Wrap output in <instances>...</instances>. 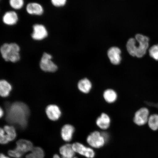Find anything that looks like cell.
I'll list each match as a JSON object with an SVG mask.
<instances>
[{
	"label": "cell",
	"mask_w": 158,
	"mask_h": 158,
	"mask_svg": "<svg viewBox=\"0 0 158 158\" xmlns=\"http://www.w3.org/2000/svg\"><path fill=\"white\" fill-rule=\"evenodd\" d=\"M6 120L9 123L21 129L27 127L30 114L28 106L22 102L6 104Z\"/></svg>",
	"instance_id": "obj_1"
},
{
	"label": "cell",
	"mask_w": 158,
	"mask_h": 158,
	"mask_svg": "<svg viewBox=\"0 0 158 158\" xmlns=\"http://www.w3.org/2000/svg\"><path fill=\"white\" fill-rule=\"evenodd\" d=\"M149 37L141 34L136 35L135 38H130L127 41L126 47L131 56L141 58L145 55L149 46Z\"/></svg>",
	"instance_id": "obj_2"
},
{
	"label": "cell",
	"mask_w": 158,
	"mask_h": 158,
	"mask_svg": "<svg viewBox=\"0 0 158 158\" xmlns=\"http://www.w3.org/2000/svg\"><path fill=\"white\" fill-rule=\"evenodd\" d=\"M21 48L15 43H5L0 47V53L6 62L16 63L20 59Z\"/></svg>",
	"instance_id": "obj_3"
},
{
	"label": "cell",
	"mask_w": 158,
	"mask_h": 158,
	"mask_svg": "<svg viewBox=\"0 0 158 158\" xmlns=\"http://www.w3.org/2000/svg\"><path fill=\"white\" fill-rule=\"evenodd\" d=\"M52 56L47 52L43 53L41 57L40 66L41 70L45 72H54L58 69V67L52 60Z\"/></svg>",
	"instance_id": "obj_4"
},
{
	"label": "cell",
	"mask_w": 158,
	"mask_h": 158,
	"mask_svg": "<svg viewBox=\"0 0 158 158\" xmlns=\"http://www.w3.org/2000/svg\"><path fill=\"white\" fill-rule=\"evenodd\" d=\"M32 29L31 36L35 41H43L48 36V29L44 25L41 23H35L33 25Z\"/></svg>",
	"instance_id": "obj_5"
},
{
	"label": "cell",
	"mask_w": 158,
	"mask_h": 158,
	"mask_svg": "<svg viewBox=\"0 0 158 158\" xmlns=\"http://www.w3.org/2000/svg\"><path fill=\"white\" fill-rule=\"evenodd\" d=\"M86 141L90 147L94 148L103 147L106 143L102 133L98 131L91 133L87 138Z\"/></svg>",
	"instance_id": "obj_6"
},
{
	"label": "cell",
	"mask_w": 158,
	"mask_h": 158,
	"mask_svg": "<svg viewBox=\"0 0 158 158\" xmlns=\"http://www.w3.org/2000/svg\"><path fill=\"white\" fill-rule=\"evenodd\" d=\"M150 114L149 110L146 107L140 108L135 112L134 118V122L139 126H143L147 124Z\"/></svg>",
	"instance_id": "obj_7"
},
{
	"label": "cell",
	"mask_w": 158,
	"mask_h": 158,
	"mask_svg": "<svg viewBox=\"0 0 158 158\" xmlns=\"http://www.w3.org/2000/svg\"><path fill=\"white\" fill-rule=\"evenodd\" d=\"M75 152L87 158H94L95 153L92 148L86 147L82 143H76L72 144Z\"/></svg>",
	"instance_id": "obj_8"
},
{
	"label": "cell",
	"mask_w": 158,
	"mask_h": 158,
	"mask_svg": "<svg viewBox=\"0 0 158 158\" xmlns=\"http://www.w3.org/2000/svg\"><path fill=\"white\" fill-rule=\"evenodd\" d=\"M3 23L8 26H13L16 25L19 21L18 14L15 10L6 11L2 17Z\"/></svg>",
	"instance_id": "obj_9"
},
{
	"label": "cell",
	"mask_w": 158,
	"mask_h": 158,
	"mask_svg": "<svg viewBox=\"0 0 158 158\" xmlns=\"http://www.w3.org/2000/svg\"><path fill=\"white\" fill-rule=\"evenodd\" d=\"M26 10L29 15L41 16L44 13V9L43 6L36 2L29 3L26 7Z\"/></svg>",
	"instance_id": "obj_10"
},
{
	"label": "cell",
	"mask_w": 158,
	"mask_h": 158,
	"mask_svg": "<svg viewBox=\"0 0 158 158\" xmlns=\"http://www.w3.org/2000/svg\"><path fill=\"white\" fill-rule=\"evenodd\" d=\"M33 147V144L30 141L26 139H21L17 142L15 149L23 155L25 153L29 152Z\"/></svg>",
	"instance_id": "obj_11"
},
{
	"label": "cell",
	"mask_w": 158,
	"mask_h": 158,
	"mask_svg": "<svg viewBox=\"0 0 158 158\" xmlns=\"http://www.w3.org/2000/svg\"><path fill=\"white\" fill-rule=\"evenodd\" d=\"M46 113L49 119L52 121L58 120L61 115L60 108L55 105H50L47 106L46 109Z\"/></svg>",
	"instance_id": "obj_12"
},
{
	"label": "cell",
	"mask_w": 158,
	"mask_h": 158,
	"mask_svg": "<svg viewBox=\"0 0 158 158\" xmlns=\"http://www.w3.org/2000/svg\"><path fill=\"white\" fill-rule=\"evenodd\" d=\"M121 51L116 47H113L109 49L108 55L110 62L114 65L120 64L121 60Z\"/></svg>",
	"instance_id": "obj_13"
},
{
	"label": "cell",
	"mask_w": 158,
	"mask_h": 158,
	"mask_svg": "<svg viewBox=\"0 0 158 158\" xmlns=\"http://www.w3.org/2000/svg\"><path fill=\"white\" fill-rule=\"evenodd\" d=\"M75 131L73 126L70 124H66L61 130V137L64 141L69 142L72 140Z\"/></svg>",
	"instance_id": "obj_14"
},
{
	"label": "cell",
	"mask_w": 158,
	"mask_h": 158,
	"mask_svg": "<svg viewBox=\"0 0 158 158\" xmlns=\"http://www.w3.org/2000/svg\"><path fill=\"white\" fill-rule=\"evenodd\" d=\"M59 153L62 158H74L76 153L72 145L69 143L62 146L59 149Z\"/></svg>",
	"instance_id": "obj_15"
},
{
	"label": "cell",
	"mask_w": 158,
	"mask_h": 158,
	"mask_svg": "<svg viewBox=\"0 0 158 158\" xmlns=\"http://www.w3.org/2000/svg\"><path fill=\"white\" fill-rule=\"evenodd\" d=\"M110 119L107 114L102 113L96 120V124L102 130H106L110 127Z\"/></svg>",
	"instance_id": "obj_16"
},
{
	"label": "cell",
	"mask_w": 158,
	"mask_h": 158,
	"mask_svg": "<svg viewBox=\"0 0 158 158\" xmlns=\"http://www.w3.org/2000/svg\"><path fill=\"white\" fill-rule=\"evenodd\" d=\"M11 89L12 87L8 82L5 80H0V96L6 97Z\"/></svg>",
	"instance_id": "obj_17"
},
{
	"label": "cell",
	"mask_w": 158,
	"mask_h": 158,
	"mask_svg": "<svg viewBox=\"0 0 158 158\" xmlns=\"http://www.w3.org/2000/svg\"><path fill=\"white\" fill-rule=\"evenodd\" d=\"M92 85L90 81L87 78L81 80L78 84V88L80 91L84 94H87L90 91Z\"/></svg>",
	"instance_id": "obj_18"
},
{
	"label": "cell",
	"mask_w": 158,
	"mask_h": 158,
	"mask_svg": "<svg viewBox=\"0 0 158 158\" xmlns=\"http://www.w3.org/2000/svg\"><path fill=\"white\" fill-rule=\"evenodd\" d=\"M45 154L42 148L39 147H33L26 156V158H44Z\"/></svg>",
	"instance_id": "obj_19"
},
{
	"label": "cell",
	"mask_w": 158,
	"mask_h": 158,
	"mask_svg": "<svg viewBox=\"0 0 158 158\" xmlns=\"http://www.w3.org/2000/svg\"><path fill=\"white\" fill-rule=\"evenodd\" d=\"M104 99L108 103H113L117 99V94L113 90L109 89L104 93Z\"/></svg>",
	"instance_id": "obj_20"
},
{
	"label": "cell",
	"mask_w": 158,
	"mask_h": 158,
	"mask_svg": "<svg viewBox=\"0 0 158 158\" xmlns=\"http://www.w3.org/2000/svg\"><path fill=\"white\" fill-rule=\"evenodd\" d=\"M147 124L150 129L153 131L158 130V114L150 115Z\"/></svg>",
	"instance_id": "obj_21"
},
{
	"label": "cell",
	"mask_w": 158,
	"mask_h": 158,
	"mask_svg": "<svg viewBox=\"0 0 158 158\" xmlns=\"http://www.w3.org/2000/svg\"><path fill=\"white\" fill-rule=\"evenodd\" d=\"M4 129L6 134L10 142L13 141L17 136L16 131L13 126H5Z\"/></svg>",
	"instance_id": "obj_22"
},
{
	"label": "cell",
	"mask_w": 158,
	"mask_h": 158,
	"mask_svg": "<svg viewBox=\"0 0 158 158\" xmlns=\"http://www.w3.org/2000/svg\"><path fill=\"white\" fill-rule=\"evenodd\" d=\"M9 5L14 10H19L25 5L24 0H9Z\"/></svg>",
	"instance_id": "obj_23"
},
{
	"label": "cell",
	"mask_w": 158,
	"mask_h": 158,
	"mask_svg": "<svg viewBox=\"0 0 158 158\" xmlns=\"http://www.w3.org/2000/svg\"><path fill=\"white\" fill-rule=\"evenodd\" d=\"M149 52L152 58L158 61V44L152 46L149 49Z\"/></svg>",
	"instance_id": "obj_24"
},
{
	"label": "cell",
	"mask_w": 158,
	"mask_h": 158,
	"mask_svg": "<svg viewBox=\"0 0 158 158\" xmlns=\"http://www.w3.org/2000/svg\"><path fill=\"white\" fill-rule=\"evenodd\" d=\"M9 142L8 138L4 129V128L0 127V144L5 145Z\"/></svg>",
	"instance_id": "obj_25"
},
{
	"label": "cell",
	"mask_w": 158,
	"mask_h": 158,
	"mask_svg": "<svg viewBox=\"0 0 158 158\" xmlns=\"http://www.w3.org/2000/svg\"><path fill=\"white\" fill-rule=\"evenodd\" d=\"M9 156L15 158H20L23 155L15 148V149L10 150L8 152Z\"/></svg>",
	"instance_id": "obj_26"
},
{
	"label": "cell",
	"mask_w": 158,
	"mask_h": 158,
	"mask_svg": "<svg viewBox=\"0 0 158 158\" xmlns=\"http://www.w3.org/2000/svg\"><path fill=\"white\" fill-rule=\"evenodd\" d=\"M67 0H51V2L55 7H62L66 4Z\"/></svg>",
	"instance_id": "obj_27"
},
{
	"label": "cell",
	"mask_w": 158,
	"mask_h": 158,
	"mask_svg": "<svg viewBox=\"0 0 158 158\" xmlns=\"http://www.w3.org/2000/svg\"><path fill=\"white\" fill-rule=\"evenodd\" d=\"M102 135L104 138L105 141L106 143H107L109 140L110 139V135L107 132H104L102 133Z\"/></svg>",
	"instance_id": "obj_28"
},
{
	"label": "cell",
	"mask_w": 158,
	"mask_h": 158,
	"mask_svg": "<svg viewBox=\"0 0 158 158\" xmlns=\"http://www.w3.org/2000/svg\"><path fill=\"white\" fill-rule=\"evenodd\" d=\"M4 114L3 110L1 107H0V118L2 117Z\"/></svg>",
	"instance_id": "obj_29"
},
{
	"label": "cell",
	"mask_w": 158,
	"mask_h": 158,
	"mask_svg": "<svg viewBox=\"0 0 158 158\" xmlns=\"http://www.w3.org/2000/svg\"><path fill=\"white\" fill-rule=\"evenodd\" d=\"M0 158H10L7 156H5L4 154L3 153L0 154Z\"/></svg>",
	"instance_id": "obj_30"
},
{
	"label": "cell",
	"mask_w": 158,
	"mask_h": 158,
	"mask_svg": "<svg viewBox=\"0 0 158 158\" xmlns=\"http://www.w3.org/2000/svg\"><path fill=\"white\" fill-rule=\"evenodd\" d=\"M53 158H61L60 156L59 155H57V154H56V155H55L54 156H53ZM74 158H78L77 157H75Z\"/></svg>",
	"instance_id": "obj_31"
},
{
	"label": "cell",
	"mask_w": 158,
	"mask_h": 158,
	"mask_svg": "<svg viewBox=\"0 0 158 158\" xmlns=\"http://www.w3.org/2000/svg\"><path fill=\"white\" fill-rule=\"evenodd\" d=\"M1 0H0V1H1Z\"/></svg>",
	"instance_id": "obj_32"
},
{
	"label": "cell",
	"mask_w": 158,
	"mask_h": 158,
	"mask_svg": "<svg viewBox=\"0 0 158 158\" xmlns=\"http://www.w3.org/2000/svg\"></svg>",
	"instance_id": "obj_33"
}]
</instances>
